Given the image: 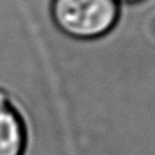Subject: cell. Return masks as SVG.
Instances as JSON below:
<instances>
[{
	"instance_id": "1",
	"label": "cell",
	"mask_w": 155,
	"mask_h": 155,
	"mask_svg": "<svg viewBox=\"0 0 155 155\" xmlns=\"http://www.w3.org/2000/svg\"><path fill=\"white\" fill-rule=\"evenodd\" d=\"M56 26L75 40H97L113 30L120 7L116 0H52Z\"/></svg>"
},
{
	"instance_id": "2",
	"label": "cell",
	"mask_w": 155,
	"mask_h": 155,
	"mask_svg": "<svg viewBox=\"0 0 155 155\" xmlns=\"http://www.w3.org/2000/svg\"><path fill=\"white\" fill-rule=\"evenodd\" d=\"M27 128L21 113L0 95V155H25Z\"/></svg>"
},
{
	"instance_id": "3",
	"label": "cell",
	"mask_w": 155,
	"mask_h": 155,
	"mask_svg": "<svg viewBox=\"0 0 155 155\" xmlns=\"http://www.w3.org/2000/svg\"><path fill=\"white\" fill-rule=\"evenodd\" d=\"M117 3H127V4H134V3H139L142 0H116Z\"/></svg>"
}]
</instances>
